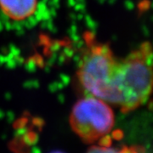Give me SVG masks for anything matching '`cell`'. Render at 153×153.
I'll list each match as a JSON object with an SVG mask.
<instances>
[{
    "instance_id": "1",
    "label": "cell",
    "mask_w": 153,
    "mask_h": 153,
    "mask_svg": "<svg viewBox=\"0 0 153 153\" xmlns=\"http://www.w3.org/2000/svg\"><path fill=\"white\" fill-rule=\"evenodd\" d=\"M152 56L151 43L144 42L117 60L111 105L128 113L147 102L152 90Z\"/></svg>"
},
{
    "instance_id": "2",
    "label": "cell",
    "mask_w": 153,
    "mask_h": 153,
    "mask_svg": "<svg viewBox=\"0 0 153 153\" xmlns=\"http://www.w3.org/2000/svg\"><path fill=\"white\" fill-rule=\"evenodd\" d=\"M117 60L107 44H93L88 47L79 62L77 76L88 95L111 105Z\"/></svg>"
},
{
    "instance_id": "5",
    "label": "cell",
    "mask_w": 153,
    "mask_h": 153,
    "mask_svg": "<svg viewBox=\"0 0 153 153\" xmlns=\"http://www.w3.org/2000/svg\"><path fill=\"white\" fill-rule=\"evenodd\" d=\"M87 153H146V148L142 146H124L121 148L110 147L107 146H93Z\"/></svg>"
},
{
    "instance_id": "4",
    "label": "cell",
    "mask_w": 153,
    "mask_h": 153,
    "mask_svg": "<svg viewBox=\"0 0 153 153\" xmlns=\"http://www.w3.org/2000/svg\"><path fill=\"white\" fill-rule=\"evenodd\" d=\"M38 3V0H0V9L10 19L21 22L36 12Z\"/></svg>"
},
{
    "instance_id": "3",
    "label": "cell",
    "mask_w": 153,
    "mask_h": 153,
    "mask_svg": "<svg viewBox=\"0 0 153 153\" xmlns=\"http://www.w3.org/2000/svg\"><path fill=\"white\" fill-rule=\"evenodd\" d=\"M114 122L111 105L88 94L76 101L70 116L71 129L87 144L96 142L107 135Z\"/></svg>"
},
{
    "instance_id": "6",
    "label": "cell",
    "mask_w": 153,
    "mask_h": 153,
    "mask_svg": "<svg viewBox=\"0 0 153 153\" xmlns=\"http://www.w3.org/2000/svg\"><path fill=\"white\" fill-rule=\"evenodd\" d=\"M50 153H64V152H60V151H55V152H50Z\"/></svg>"
}]
</instances>
